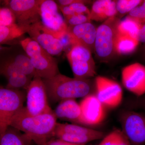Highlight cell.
I'll return each mask as SVG.
<instances>
[{"instance_id": "f546056e", "label": "cell", "mask_w": 145, "mask_h": 145, "mask_svg": "<svg viewBox=\"0 0 145 145\" xmlns=\"http://www.w3.org/2000/svg\"><path fill=\"white\" fill-rule=\"evenodd\" d=\"M129 16L137 20L142 24H145V1L129 13Z\"/></svg>"}, {"instance_id": "e0dca14e", "label": "cell", "mask_w": 145, "mask_h": 145, "mask_svg": "<svg viewBox=\"0 0 145 145\" xmlns=\"http://www.w3.org/2000/svg\"><path fill=\"white\" fill-rule=\"evenodd\" d=\"M54 112L57 119L83 125L80 106L75 99H67L61 101Z\"/></svg>"}, {"instance_id": "30bf717a", "label": "cell", "mask_w": 145, "mask_h": 145, "mask_svg": "<svg viewBox=\"0 0 145 145\" xmlns=\"http://www.w3.org/2000/svg\"><path fill=\"white\" fill-rule=\"evenodd\" d=\"M41 0L5 1L6 7L13 11L16 22L21 25L31 26L40 22V5Z\"/></svg>"}, {"instance_id": "4316f807", "label": "cell", "mask_w": 145, "mask_h": 145, "mask_svg": "<svg viewBox=\"0 0 145 145\" xmlns=\"http://www.w3.org/2000/svg\"><path fill=\"white\" fill-rule=\"evenodd\" d=\"M16 23L15 14L8 7L0 8V26H8Z\"/></svg>"}, {"instance_id": "277c9868", "label": "cell", "mask_w": 145, "mask_h": 145, "mask_svg": "<svg viewBox=\"0 0 145 145\" xmlns=\"http://www.w3.org/2000/svg\"><path fill=\"white\" fill-rule=\"evenodd\" d=\"M120 22L119 18L113 16L97 28L94 52L101 61H108L116 53L115 43Z\"/></svg>"}, {"instance_id": "8992f818", "label": "cell", "mask_w": 145, "mask_h": 145, "mask_svg": "<svg viewBox=\"0 0 145 145\" xmlns=\"http://www.w3.org/2000/svg\"><path fill=\"white\" fill-rule=\"evenodd\" d=\"M91 53L83 46L77 44L71 47L66 57L74 78L88 80L96 75V65Z\"/></svg>"}, {"instance_id": "5bb4252c", "label": "cell", "mask_w": 145, "mask_h": 145, "mask_svg": "<svg viewBox=\"0 0 145 145\" xmlns=\"http://www.w3.org/2000/svg\"><path fill=\"white\" fill-rule=\"evenodd\" d=\"M27 33L52 56L59 55L64 49L61 40L48 31L41 21L31 25Z\"/></svg>"}, {"instance_id": "d6986e66", "label": "cell", "mask_w": 145, "mask_h": 145, "mask_svg": "<svg viewBox=\"0 0 145 145\" xmlns=\"http://www.w3.org/2000/svg\"><path fill=\"white\" fill-rule=\"evenodd\" d=\"M32 141L25 134L11 126L0 137V145H30Z\"/></svg>"}, {"instance_id": "7402d4cb", "label": "cell", "mask_w": 145, "mask_h": 145, "mask_svg": "<svg viewBox=\"0 0 145 145\" xmlns=\"http://www.w3.org/2000/svg\"><path fill=\"white\" fill-rule=\"evenodd\" d=\"M139 44V42L136 39L119 33L115 43V51L121 55L131 54L135 51Z\"/></svg>"}, {"instance_id": "6da1fadb", "label": "cell", "mask_w": 145, "mask_h": 145, "mask_svg": "<svg viewBox=\"0 0 145 145\" xmlns=\"http://www.w3.org/2000/svg\"><path fill=\"white\" fill-rule=\"evenodd\" d=\"M57 120L54 112L33 116L24 106L13 117L10 126L23 132L37 145H44L54 137Z\"/></svg>"}, {"instance_id": "44dd1931", "label": "cell", "mask_w": 145, "mask_h": 145, "mask_svg": "<svg viewBox=\"0 0 145 145\" xmlns=\"http://www.w3.org/2000/svg\"><path fill=\"white\" fill-rule=\"evenodd\" d=\"M10 59L20 72L32 78L38 76L36 70L31 63L27 54L24 53H18L13 55Z\"/></svg>"}, {"instance_id": "9c48e42d", "label": "cell", "mask_w": 145, "mask_h": 145, "mask_svg": "<svg viewBox=\"0 0 145 145\" xmlns=\"http://www.w3.org/2000/svg\"><path fill=\"white\" fill-rule=\"evenodd\" d=\"M26 91L27 111L33 116L54 111L49 106L47 94L42 79L39 76L33 78Z\"/></svg>"}, {"instance_id": "4fadbf2b", "label": "cell", "mask_w": 145, "mask_h": 145, "mask_svg": "<svg viewBox=\"0 0 145 145\" xmlns=\"http://www.w3.org/2000/svg\"><path fill=\"white\" fill-rule=\"evenodd\" d=\"M83 125L94 126L101 124L106 117V108L96 94H89L80 103Z\"/></svg>"}, {"instance_id": "f1b7e54d", "label": "cell", "mask_w": 145, "mask_h": 145, "mask_svg": "<svg viewBox=\"0 0 145 145\" xmlns=\"http://www.w3.org/2000/svg\"><path fill=\"white\" fill-rule=\"evenodd\" d=\"M64 18L68 27L76 26L86 23L91 22L88 16L85 14H79Z\"/></svg>"}, {"instance_id": "5b68a950", "label": "cell", "mask_w": 145, "mask_h": 145, "mask_svg": "<svg viewBox=\"0 0 145 145\" xmlns=\"http://www.w3.org/2000/svg\"><path fill=\"white\" fill-rule=\"evenodd\" d=\"M26 95L23 91L0 88V137L10 126L11 120L24 107Z\"/></svg>"}, {"instance_id": "83f0119b", "label": "cell", "mask_w": 145, "mask_h": 145, "mask_svg": "<svg viewBox=\"0 0 145 145\" xmlns=\"http://www.w3.org/2000/svg\"><path fill=\"white\" fill-rule=\"evenodd\" d=\"M140 0H119L116 2L117 11L121 14L130 12L142 2Z\"/></svg>"}, {"instance_id": "52a82bcc", "label": "cell", "mask_w": 145, "mask_h": 145, "mask_svg": "<svg viewBox=\"0 0 145 145\" xmlns=\"http://www.w3.org/2000/svg\"><path fill=\"white\" fill-rule=\"evenodd\" d=\"M59 9L55 1H41L39 13L42 24L48 31L62 42L67 34L68 26Z\"/></svg>"}, {"instance_id": "603a6c76", "label": "cell", "mask_w": 145, "mask_h": 145, "mask_svg": "<svg viewBox=\"0 0 145 145\" xmlns=\"http://www.w3.org/2000/svg\"><path fill=\"white\" fill-rule=\"evenodd\" d=\"M142 25L137 20L129 16L123 20L120 21L118 26V31L119 34L136 39Z\"/></svg>"}, {"instance_id": "ac0fdd59", "label": "cell", "mask_w": 145, "mask_h": 145, "mask_svg": "<svg viewBox=\"0 0 145 145\" xmlns=\"http://www.w3.org/2000/svg\"><path fill=\"white\" fill-rule=\"evenodd\" d=\"M117 12L116 2L99 0L93 3L88 18L90 21H102L115 16Z\"/></svg>"}, {"instance_id": "7a4b0ae2", "label": "cell", "mask_w": 145, "mask_h": 145, "mask_svg": "<svg viewBox=\"0 0 145 145\" xmlns=\"http://www.w3.org/2000/svg\"><path fill=\"white\" fill-rule=\"evenodd\" d=\"M48 97L54 102L85 97L89 94V80L71 78L59 73L49 79H43Z\"/></svg>"}, {"instance_id": "1f68e13d", "label": "cell", "mask_w": 145, "mask_h": 145, "mask_svg": "<svg viewBox=\"0 0 145 145\" xmlns=\"http://www.w3.org/2000/svg\"><path fill=\"white\" fill-rule=\"evenodd\" d=\"M88 1L81 0H59L56 1V3L59 6L64 7L70 5H71L77 3H84L87 2Z\"/></svg>"}, {"instance_id": "cb8c5ba5", "label": "cell", "mask_w": 145, "mask_h": 145, "mask_svg": "<svg viewBox=\"0 0 145 145\" xmlns=\"http://www.w3.org/2000/svg\"><path fill=\"white\" fill-rule=\"evenodd\" d=\"M7 84L6 88L20 90H27L33 78L22 73H15L7 78Z\"/></svg>"}, {"instance_id": "4dcf8cb0", "label": "cell", "mask_w": 145, "mask_h": 145, "mask_svg": "<svg viewBox=\"0 0 145 145\" xmlns=\"http://www.w3.org/2000/svg\"><path fill=\"white\" fill-rule=\"evenodd\" d=\"M44 145H86L69 142L61 139H51L48 141Z\"/></svg>"}, {"instance_id": "ffe728a7", "label": "cell", "mask_w": 145, "mask_h": 145, "mask_svg": "<svg viewBox=\"0 0 145 145\" xmlns=\"http://www.w3.org/2000/svg\"><path fill=\"white\" fill-rule=\"evenodd\" d=\"M31 26L16 23L8 26H0V43L4 44L28 33Z\"/></svg>"}, {"instance_id": "2e32d148", "label": "cell", "mask_w": 145, "mask_h": 145, "mask_svg": "<svg viewBox=\"0 0 145 145\" xmlns=\"http://www.w3.org/2000/svg\"><path fill=\"white\" fill-rule=\"evenodd\" d=\"M97 28L91 22L68 27L67 35L71 46L80 45L94 52Z\"/></svg>"}, {"instance_id": "484cf974", "label": "cell", "mask_w": 145, "mask_h": 145, "mask_svg": "<svg viewBox=\"0 0 145 145\" xmlns=\"http://www.w3.org/2000/svg\"><path fill=\"white\" fill-rule=\"evenodd\" d=\"M59 7L64 17L79 14H85L89 16L90 14V10L82 3H75L67 6H59Z\"/></svg>"}, {"instance_id": "d6a6232c", "label": "cell", "mask_w": 145, "mask_h": 145, "mask_svg": "<svg viewBox=\"0 0 145 145\" xmlns=\"http://www.w3.org/2000/svg\"><path fill=\"white\" fill-rule=\"evenodd\" d=\"M136 39L139 42H145V24L141 25L137 33Z\"/></svg>"}, {"instance_id": "8fae6325", "label": "cell", "mask_w": 145, "mask_h": 145, "mask_svg": "<svg viewBox=\"0 0 145 145\" xmlns=\"http://www.w3.org/2000/svg\"><path fill=\"white\" fill-rule=\"evenodd\" d=\"M120 121L122 131L131 144H145V116L134 111H125L120 116Z\"/></svg>"}, {"instance_id": "7c38bea8", "label": "cell", "mask_w": 145, "mask_h": 145, "mask_svg": "<svg viewBox=\"0 0 145 145\" xmlns=\"http://www.w3.org/2000/svg\"><path fill=\"white\" fill-rule=\"evenodd\" d=\"M96 96L106 108H115L119 106L123 99V90L119 83L103 76L95 79Z\"/></svg>"}, {"instance_id": "836d02e7", "label": "cell", "mask_w": 145, "mask_h": 145, "mask_svg": "<svg viewBox=\"0 0 145 145\" xmlns=\"http://www.w3.org/2000/svg\"><path fill=\"white\" fill-rule=\"evenodd\" d=\"M143 106L144 107V108L145 109V100L144 101V102H143Z\"/></svg>"}, {"instance_id": "3957f363", "label": "cell", "mask_w": 145, "mask_h": 145, "mask_svg": "<svg viewBox=\"0 0 145 145\" xmlns=\"http://www.w3.org/2000/svg\"><path fill=\"white\" fill-rule=\"evenodd\" d=\"M20 44L39 77L49 79L59 73L57 60L37 42L27 38L21 41Z\"/></svg>"}, {"instance_id": "d4e9b609", "label": "cell", "mask_w": 145, "mask_h": 145, "mask_svg": "<svg viewBox=\"0 0 145 145\" xmlns=\"http://www.w3.org/2000/svg\"><path fill=\"white\" fill-rule=\"evenodd\" d=\"M99 145H131L122 130L115 129L104 137Z\"/></svg>"}, {"instance_id": "ba28073f", "label": "cell", "mask_w": 145, "mask_h": 145, "mask_svg": "<svg viewBox=\"0 0 145 145\" xmlns=\"http://www.w3.org/2000/svg\"><path fill=\"white\" fill-rule=\"evenodd\" d=\"M53 136L69 142L80 144L105 137L102 131L73 124L57 123Z\"/></svg>"}, {"instance_id": "9a60e30c", "label": "cell", "mask_w": 145, "mask_h": 145, "mask_svg": "<svg viewBox=\"0 0 145 145\" xmlns=\"http://www.w3.org/2000/svg\"><path fill=\"white\" fill-rule=\"evenodd\" d=\"M122 83L125 88L137 96L145 93V66L135 63L123 69Z\"/></svg>"}]
</instances>
